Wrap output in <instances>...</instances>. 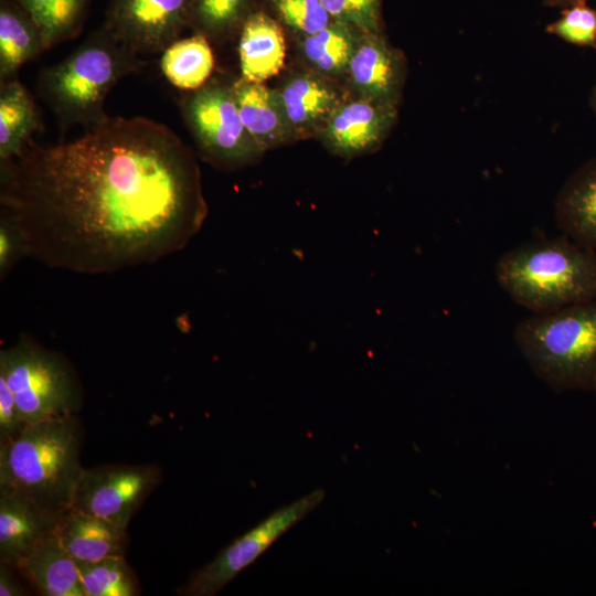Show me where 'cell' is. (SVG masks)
<instances>
[{
	"label": "cell",
	"instance_id": "obj_1",
	"mask_svg": "<svg viewBox=\"0 0 596 596\" xmlns=\"http://www.w3.org/2000/svg\"><path fill=\"white\" fill-rule=\"evenodd\" d=\"M0 201L21 226L28 256L84 274L173 254L207 215L193 150L143 117H109L51 147L32 140L1 162Z\"/></svg>",
	"mask_w": 596,
	"mask_h": 596
},
{
	"label": "cell",
	"instance_id": "obj_2",
	"mask_svg": "<svg viewBox=\"0 0 596 596\" xmlns=\"http://www.w3.org/2000/svg\"><path fill=\"white\" fill-rule=\"evenodd\" d=\"M82 440L76 414L28 424L18 437L0 445V491L64 513L72 508L85 469L79 461Z\"/></svg>",
	"mask_w": 596,
	"mask_h": 596
},
{
	"label": "cell",
	"instance_id": "obj_3",
	"mask_svg": "<svg viewBox=\"0 0 596 596\" xmlns=\"http://www.w3.org/2000/svg\"><path fill=\"white\" fill-rule=\"evenodd\" d=\"M500 287L532 313L596 299V252L562 234L524 242L494 265Z\"/></svg>",
	"mask_w": 596,
	"mask_h": 596
},
{
	"label": "cell",
	"instance_id": "obj_4",
	"mask_svg": "<svg viewBox=\"0 0 596 596\" xmlns=\"http://www.w3.org/2000/svg\"><path fill=\"white\" fill-rule=\"evenodd\" d=\"M143 66L139 54L103 24L64 60L41 72L39 93L62 136L75 125L89 129L109 118L104 104L117 82Z\"/></svg>",
	"mask_w": 596,
	"mask_h": 596
},
{
	"label": "cell",
	"instance_id": "obj_5",
	"mask_svg": "<svg viewBox=\"0 0 596 596\" xmlns=\"http://www.w3.org/2000/svg\"><path fill=\"white\" fill-rule=\"evenodd\" d=\"M513 338L534 374L556 392L596 381V299L519 322Z\"/></svg>",
	"mask_w": 596,
	"mask_h": 596
},
{
	"label": "cell",
	"instance_id": "obj_6",
	"mask_svg": "<svg viewBox=\"0 0 596 596\" xmlns=\"http://www.w3.org/2000/svg\"><path fill=\"white\" fill-rule=\"evenodd\" d=\"M0 376L26 424L75 415L82 406V387L71 363L29 337L1 351Z\"/></svg>",
	"mask_w": 596,
	"mask_h": 596
},
{
	"label": "cell",
	"instance_id": "obj_7",
	"mask_svg": "<svg viewBox=\"0 0 596 596\" xmlns=\"http://www.w3.org/2000/svg\"><path fill=\"white\" fill-rule=\"evenodd\" d=\"M180 108L201 156L214 166L237 169L264 155L241 119L231 84L209 81L189 92Z\"/></svg>",
	"mask_w": 596,
	"mask_h": 596
},
{
	"label": "cell",
	"instance_id": "obj_8",
	"mask_svg": "<svg viewBox=\"0 0 596 596\" xmlns=\"http://www.w3.org/2000/svg\"><path fill=\"white\" fill-rule=\"evenodd\" d=\"M326 497L315 489L298 500L278 508L254 528L232 541L212 561L195 571L178 594L212 596L253 564L283 534L317 509Z\"/></svg>",
	"mask_w": 596,
	"mask_h": 596
},
{
	"label": "cell",
	"instance_id": "obj_9",
	"mask_svg": "<svg viewBox=\"0 0 596 596\" xmlns=\"http://www.w3.org/2000/svg\"><path fill=\"white\" fill-rule=\"evenodd\" d=\"M160 479V470L153 465L85 468L72 508L128 529L132 515Z\"/></svg>",
	"mask_w": 596,
	"mask_h": 596
},
{
	"label": "cell",
	"instance_id": "obj_10",
	"mask_svg": "<svg viewBox=\"0 0 596 596\" xmlns=\"http://www.w3.org/2000/svg\"><path fill=\"white\" fill-rule=\"evenodd\" d=\"M192 0H110L104 25L138 54L163 52L190 28Z\"/></svg>",
	"mask_w": 596,
	"mask_h": 596
},
{
	"label": "cell",
	"instance_id": "obj_11",
	"mask_svg": "<svg viewBox=\"0 0 596 596\" xmlns=\"http://www.w3.org/2000/svg\"><path fill=\"white\" fill-rule=\"evenodd\" d=\"M397 118V105L354 96L344 99L317 134L324 146L342 158L377 148Z\"/></svg>",
	"mask_w": 596,
	"mask_h": 596
},
{
	"label": "cell",
	"instance_id": "obj_12",
	"mask_svg": "<svg viewBox=\"0 0 596 596\" xmlns=\"http://www.w3.org/2000/svg\"><path fill=\"white\" fill-rule=\"evenodd\" d=\"M345 78L354 96L397 105L405 78L404 57L382 32H362Z\"/></svg>",
	"mask_w": 596,
	"mask_h": 596
},
{
	"label": "cell",
	"instance_id": "obj_13",
	"mask_svg": "<svg viewBox=\"0 0 596 596\" xmlns=\"http://www.w3.org/2000/svg\"><path fill=\"white\" fill-rule=\"evenodd\" d=\"M63 513L0 491V563L19 568L56 532Z\"/></svg>",
	"mask_w": 596,
	"mask_h": 596
},
{
	"label": "cell",
	"instance_id": "obj_14",
	"mask_svg": "<svg viewBox=\"0 0 596 596\" xmlns=\"http://www.w3.org/2000/svg\"><path fill=\"white\" fill-rule=\"evenodd\" d=\"M276 91L296 140L317 135L348 98L334 79L309 68L290 75Z\"/></svg>",
	"mask_w": 596,
	"mask_h": 596
},
{
	"label": "cell",
	"instance_id": "obj_15",
	"mask_svg": "<svg viewBox=\"0 0 596 596\" xmlns=\"http://www.w3.org/2000/svg\"><path fill=\"white\" fill-rule=\"evenodd\" d=\"M286 41L278 20L254 10L238 32L241 78L264 83L277 75L285 64Z\"/></svg>",
	"mask_w": 596,
	"mask_h": 596
},
{
	"label": "cell",
	"instance_id": "obj_16",
	"mask_svg": "<svg viewBox=\"0 0 596 596\" xmlns=\"http://www.w3.org/2000/svg\"><path fill=\"white\" fill-rule=\"evenodd\" d=\"M231 86L245 128L265 151L296 140L276 88L241 77Z\"/></svg>",
	"mask_w": 596,
	"mask_h": 596
},
{
	"label": "cell",
	"instance_id": "obj_17",
	"mask_svg": "<svg viewBox=\"0 0 596 596\" xmlns=\"http://www.w3.org/2000/svg\"><path fill=\"white\" fill-rule=\"evenodd\" d=\"M56 533L76 562L125 556L128 545L127 529L74 508L63 513Z\"/></svg>",
	"mask_w": 596,
	"mask_h": 596
},
{
	"label": "cell",
	"instance_id": "obj_18",
	"mask_svg": "<svg viewBox=\"0 0 596 596\" xmlns=\"http://www.w3.org/2000/svg\"><path fill=\"white\" fill-rule=\"evenodd\" d=\"M555 221L564 235L596 252V158L564 183L555 202Z\"/></svg>",
	"mask_w": 596,
	"mask_h": 596
},
{
	"label": "cell",
	"instance_id": "obj_19",
	"mask_svg": "<svg viewBox=\"0 0 596 596\" xmlns=\"http://www.w3.org/2000/svg\"><path fill=\"white\" fill-rule=\"evenodd\" d=\"M20 571L45 596H86L77 562L56 532L39 545Z\"/></svg>",
	"mask_w": 596,
	"mask_h": 596
},
{
	"label": "cell",
	"instance_id": "obj_20",
	"mask_svg": "<svg viewBox=\"0 0 596 596\" xmlns=\"http://www.w3.org/2000/svg\"><path fill=\"white\" fill-rule=\"evenodd\" d=\"M45 50L32 18L14 0H0V83L17 78L19 68Z\"/></svg>",
	"mask_w": 596,
	"mask_h": 596
},
{
	"label": "cell",
	"instance_id": "obj_21",
	"mask_svg": "<svg viewBox=\"0 0 596 596\" xmlns=\"http://www.w3.org/2000/svg\"><path fill=\"white\" fill-rule=\"evenodd\" d=\"M40 116L33 97L13 78L0 83V161L19 157L40 129Z\"/></svg>",
	"mask_w": 596,
	"mask_h": 596
},
{
	"label": "cell",
	"instance_id": "obj_22",
	"mask_svg": "<svg viewBox=\"0 0 596 596\" xmlns=\"http://www.w3.org/2000/svg\"><path fill=\"white\" fill-rule=\"evenodd\" d=\"M361 33L353 25L334 20L326 29L299 38L300 55L309 70L334 81L345 78Z\"/></svg>",
	"mask_w": 596,
	"mask_h": 596
},
{
	"label": "cell",
	"instance_id": "obj_23",
	"mask_svg": "<svg viewBox=\"0 0 596 596\" xmlns=\"http://www.w3.org/2000/svg\"><path fill=\"white\" fill-rule=\"evenodd\" d=\"M164 77L174 87L191 92L205 85L214 70V55L209 39L194 32L169 45L160 60Z\"/></svg>",
	"mask_w": 596,
	"mask_h": 596
},
{
	"label": "cell",
	"instance_id": "obj_24",
	"mask_svg": "<svg viewBox=\"0 0 596 596\" xmlns=\"http://www.w3.org/2000/svg\"><path fill=\"white\" fill-rule=\"evenodd\" d=\"M35 22L47 49L76 36L89 0H14Z\"/></svg>",
	"mask_w": 596,
	"mask_h": 596
},
{
	"label": "cell",
	"instance_id": "obj_25",
	"mask_svg": "<svg viewBox=\"0 0 596 596\" xmlns=\"http://www.w3.org/2000/svg\"><path fill=\"white\" fill-rule=\"evenodd\" d=\"M254 0H192L190 29L209 40H221L240 32L254 11Z\"/></svg>",
	"mask_w": 596,
	"mask_h": 596
},
{
	"label": "cell",
	"instance_id": "obj_26",
	"mask_svg": "<svg viewBox=\"0 0 596 596\" xmlns=\"http://www.w3.org/2000/svg\"><path fill=\"white\" fill-rule=\"evenodd\" d=\"M86 596H135L139 584L125 556L77 562Z\"/></svg>",
	"mask_w": 596,
	"mask_h": 596
},
{
	"label": "cell",
	"instance_id": "obj_27",
	"mask_svg": "<svg viewBox=\"0 0 596 596\" xmlns=\"http://www.w3.org/2000/svg\"><path fill=\"white\" fill-rule=\"evenodd\" d=\"M277 20L299 38L315 34L334 20L321 0H270Z\"/></svg>",
	"mask_w": 596,
	"mask_h": 596
},
{
	"label": "cell",
	"instance_id": "obj_28",
	"mask_svg": "<svg viewBox=\"0 0 596 596\" xmlns=\"http://www.w3.org/2000/svg\"><path fill=\"white\" fill-rule=\"evenodd\" d=\"M546 31L575 45L596 46V10L585 3L567 7Z\"/></svg>",
	"mask_w": 596,
	"mask_h": 596
},
{
	"label": "cell",
	"instance_id": "obj_29",
	"mask_svg": "<svg viewBox=\"0 0 596 596\" xmlns=\"http://www.w3.org/2000/svg\"><path fill=\"white\" fill-rule=\"evenodd\" d=\"M336 21L353 25L361 32H382L381 0H321Z\"/></svg>",
	"mask_w": 596,
	"mask_h": 596
},
{
	"label": "cell",
	"instance_id": "obj_30",
	"mask_svg": "<svg viewBox=\"0 0 596 596\" xmlns=\"http://www.w3.org/2000/svg\"><path fill=\"white\" fill-rule=\"evenodd\" d=\"M28 256L25 235L18 222L4 210L0 216V278L3 280Z\"/></svg>",
	"mask_w": 596,
	"mask_h": 596
},
{
	"label": "cell",
	"instance_id": "obj_31",
	"mask_svg": "<svg viewBox=\"0 0 596 596\" xmlns=\"http://www.w3.org/2000/svg\"><path fill=\"white\" fill-rule=\"evenodd\" d=\"M26 425L13 394L0 376V445L18 437Z\"/></svg>",
	"mask_w": 596,
	"mask_h": 596
},
{
	"label": "cell",
	"instance_id": "obj_32",
	"mask_svg": "<svg viewBox=\"0 0 596 596\" xmlns=\"http://www.w3.org/2000/svg\"><path fill=\"white\" fill-rule=\"evenodd\" d=\"M10 565L0 563V596H21L25 590L19 585L10 572Z\"/></svg>",
	"mask_w": 596,
	"mask_h": 596
},
{
	"label": "cell",
	"instance_id": "obj_33",
	"mask_svg": "<svg viewBox=\"0 0 596 596\" xmlns=\"http://www.w3.org/2000/svg\"><path fill=\"white\" fill-rule=\"evenodd\" d=\"M586 0H544V4L547 7H571L577 3H585Z\"/></svg>",
	"mask_w": 596,
	"mask_h": 596
},
{
	"label": "cell",
	"instance_id": "obj_34",
	"mask_svg": "<svg viewBox=\"0 0 596 596\" xmlns=\"http://www.w3.org/2000/svg\"><path fill=\"white\" fill-rule=\"evenodd\" d=\"M592 104H593V107H594V109L596 111V87H595L594 93H593Z\"/></svg>",
	"mask_w": 596,
	"mask_h": 596
},
{
	"label": "cell",
	"instance_id": "obj_35",
	"mask_svg": "<svg viewBox=\"0 0 596 596\" xmlns=\"http://www.w3.org/2000/svg\"><path fill=\"white\" fill-rule=\"evenodd\" d=\"M592 391L596 394V381H595V383H594V385L592 387Z\"/></svg>",
	"mask_w": 596,
	"mask_h": 596
}]
</instances>
